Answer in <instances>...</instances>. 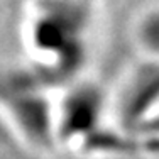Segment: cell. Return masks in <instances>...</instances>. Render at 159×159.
I'll return each mask as SVG.
<instances>
[{
    "label": "cell",
    "instance_id": "obj_2",
    "mask_svg": "<svg viewBox=\"0 0 159 159\" xmlns=\"http://www.w3.org/2000/svg\"><path fill=\"white\" fill-rule=\"evenodd\" d=\"M134 36L142 52L159 63V7H151L137 19Z\"/></svg>",
    "mask_w": 159,
    "mask_h": 159
},
{
    "label": "cell",
    "instance_id": "obj_1",
    "mask_svg": "<svg viewBox=\"0 0 159 159\" xmlns=\"http://www.w3.org/2000/svg\"><path fill=\"white\" fill-rule=\"evenodd\" d=\"M0 105L32 147H52L58 137L56 112L37 80L19 75L0 76Z\"/></svg>",
    "mask_w": 159,
    "mask_h": 159
}]
</instances>
